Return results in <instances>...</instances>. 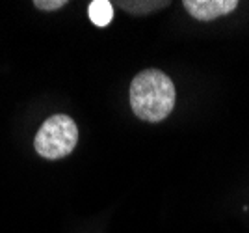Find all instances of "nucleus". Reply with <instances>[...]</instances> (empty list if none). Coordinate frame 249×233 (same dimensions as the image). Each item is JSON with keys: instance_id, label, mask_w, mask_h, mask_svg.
<instances>
[{"instance_id": "nucleus-1", "label": "nucleus", "mask_w": 249, "mask_h": 233, "mask_svg": "<svg viewBox=\"0 0 249 233\" xmlns=\"http://www.w3.org/2000/svg\"><path fill=\"white\" fill-rule=\"evenodd\" d=\"M130 108L136 117L149 123L164 121L175 108L173 80L160 69L140 71L130 84Z\"/></svg>"}, {"instance_id": "nucleus-2", "label": "nucleus", "mask_w": 249, "mask_h": 233, "mask_svg": "<svg viewBox=\"0 0 249 233\" xmlns=\"http://www.w3.org/2000/svg\"><path fill=\"white\" fill-rule=\"evenodd\" d=\"M78 142V127L67 114H54L43 121L34 138L36 153L43 159L58 160L73 153Z\"/></svg>"}, {"instance_id": "nucleus-3", "label": "nucleus", "mask_w": 249, "mask_h": 233, "mask_svg": "<svg viewBox=\"0 0 249 233\" xmlns=\"http://www.w3.org/2000/svg\"><path fill=\"white\" fill-rule=\"evenodd\" d=\"M238 8V0H184V10L197 21H214Z\"/></svg>"}, {"instance_id": "nucleus-4", "label": "nucleus", "mask_w": 249, "mask_h": 233, "mask_svg": "<svg viewBox=\"0 0 249 233\" xmlns=\"http://www.w3.org/2000/svg\"><path fill=\"white\" fill-rule=\"evenodd\" d=\"M88 15L95 26H108L114 19V4L108 0H93L88 8Z\"/></svg>"}, {"instance_id": "nucleus-5", "label": "nucleus", "mask_w": 249, "mask_h": 233, "mask_svg": "<svg viewBox=\"0 0 249 233\" xmlns=\"http://www.w3.org/2000/svg\"><path fill=\"white\" fill-rule=\"evenodd\" d=\"M124 11L134 13V15H145L155 10H160L167 6V2H117Z\"/></svg>"}, {"instance_id": "nucleus-6", "label": "nucleus", "mask_w": 249, "mask_h": 233, "mask_svg": "<svg viewBox=\"0 0 249 233\" xmlns=\"http://www.w3.org/2000/svg\"><path fill=\"white\" fill-rule=\"evenodd\" d=\"M65 4H67L65 0H49V2H45V0H36V2H34V6H36L37 10H43V11L60 10V8H63Z\"/></svg>"}]
</instances>
